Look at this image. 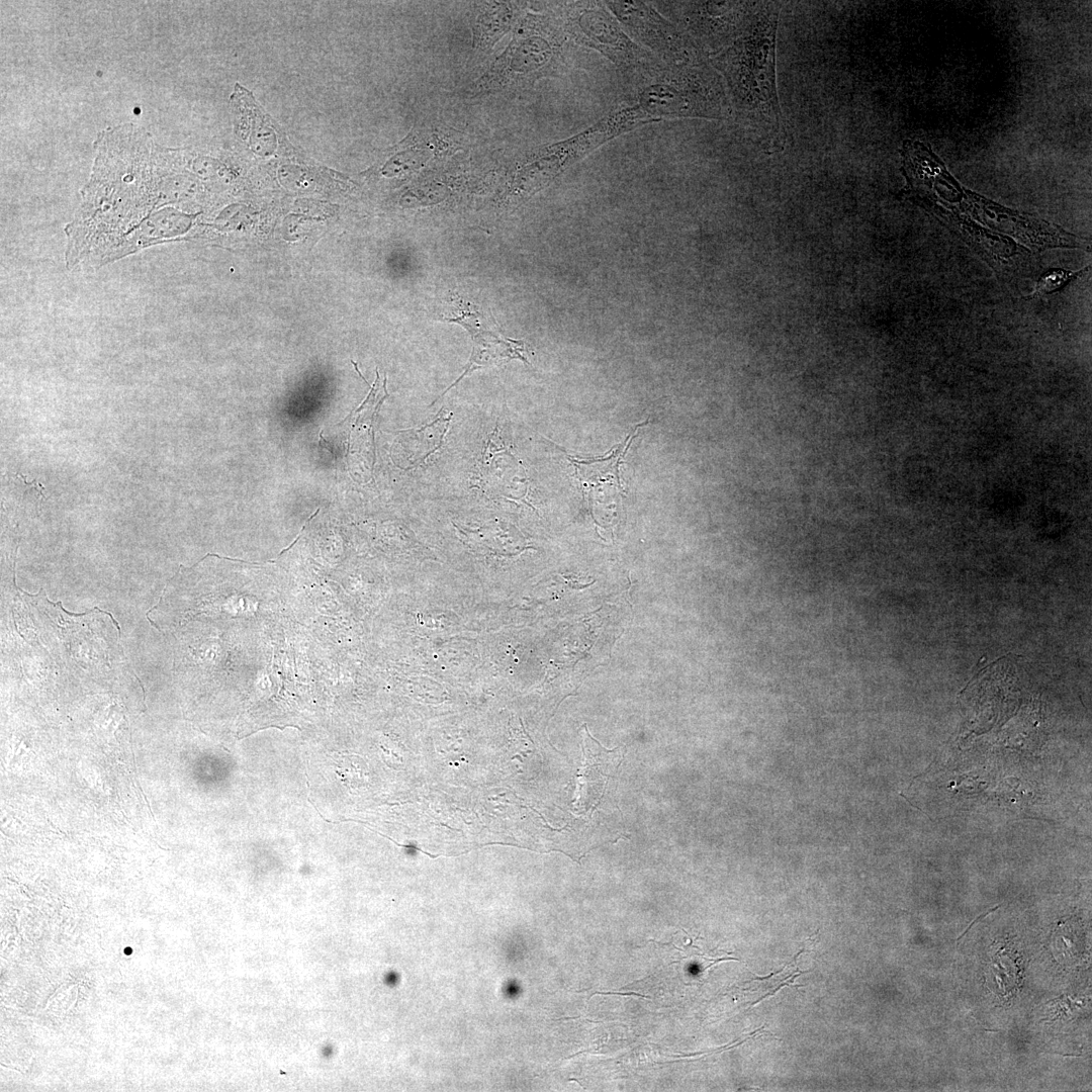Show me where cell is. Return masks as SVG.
<instances>
[{"mask_svg": "<svg viewBox=\"0 0 1092 1092\" xmlns=\"http://www.w3.org/2000/svg\"><path fill=\"white\" fill-rule=\"evenodd\" d=\"M779 10L778 3H760L742 34L709 58L724 82L732 117L768 152L781 151L786 142L775 74Z\"/></svg>", "mask_w": 1092, "mask_h": 1092, "instance_id": "1", "label": "cell"}, {"mask_svg": "<svg viewBox=\"0 0 1092 1092\" xmlns=\"http://www.w3.org/2000/svg\"><path fill=\"white\" fill-rule=\"evenodd\" d=\"M636 77L638 85L627 104L650 122L672 117H732L724 82L709 59L674 67L662 63Z\"/></svg>", "mask_w": 1092, "mask_h": 1092, "instance_id": "2", "label": "cell"}, {"mask_svg": "<svg viewBox=\"0 0 1092 1092\" xmlns=\"http://www.w3.org/2000/svg\"><path fill=\"white\" fill-rule=\"evenodd\" d=\"M554 18L566 36L600 53L624 73L636 76L662 64L627 34L605 1L557 3Z\"/></svg>", "mask_w": 1092, "mask_h": 1092, "instance_id": "3", "label": "cell"}, {"mask_svg": "<svg viewBox=\"0 0 1092 1092\" xmlns=\"http://www.w3.org/2000/svg\"><path fill=\"white\" fill-rule=\"evenodd\" d=\"M505 55L504 80L515 86L559 74L566 67V35L554 17L528 14Z\"/></svg>", "mask_w": 1092, "mask_h": 1092, "instance_id": "4", "label": "cell"}, {"mask_svg": "<svg viewBox=\"0 0 1092 1092\" xmlns=\"http://www.w3.org/2000/svg\"><path fill=\"white\" fill-rule=\"evenodd\" d=\"M672 22L707 55H715L742 34L760 3L738 1H657Z\"/></svg>", "mask_w": 1092, "mask_h": 1092, "instance_id": "5", "label": "cell"}, {"mask_svg": "<svg viewBox=\"0 0 1092 1092\" xmlns=\"http://www.w3.org/2000/svg\"><path fill=\"white\" fill-rule=\"evenodd\" d=\"M627 34L667 66H685L709 57L651 2L605 1Z\"/></svg>", "mask_w": 1092, "mask_h": 1092, "instance_id": "6", "label": "cell"}, {"mask_svg": "<svg viewBox=\"0 0 1092 1092\" xmlns=\"http://www.w3.org/2000/svg\"><path fill=\"white\" fill-rule=\"evenodd\" d=\"M1084 271H1066V270H1052L1043 274L1038 280L1032 296H1039L1045 293H1050L1062 287L1068 280L1074 277H1078Z\"/></svg>", "mask_w": 1092, "mask_h": 1092, "instance_id": "7", "label": "cell"}, {"mask_svg": "<svg viewBox=\"0 0 1092 1092\" xmlns=\"http://www.w3.org/2000/svg\"><path fill=\"white\" fill-rule=\"evenodd\" d=\"M998 907H999V906H996V907H994L993 909L989 910L988 912H986V913H984V914L980 915V916H979V917H978L977 919L973 920V921H972V923H971V924H970V925H969V926H968V927H967V928L965 929V931H964V932H963V933H962V934H961V935H960V936H959V937L957 938V941L961 940V939H962V938H963V937H964V936H965V935L967 934V932H968V931H969V930H970V929L972 928V926H973V925H974L975 923H977V922H978V921H979V920H980L981 918H983V917H985L986 915H988L989 913L993 912V911H994V910H996V909H997Z\"/></svg>", "mask_w": 1092, "mask_h": 1092, "instance_id": "8", "label": "cell"}, {"mask_svg": "<svg viewBox=\"0 0 1092 1092\" xmlns=\"http://www.w3.org/2000/svg\"><path fill=\"white\" fill-rule=\"evenodd\" d=\"M596 994H603V995H623V996H630V995H634V996H638V997H642V998H649L648 996H645V995H641V994H639V993H634V992H631V993H622V992H596V993H593V994H592L590 996H593V995H596Z\"/></svg>", "mask_w": 1092, "mask_h": 1092, "instance_id": "9", "label": "cell"}]
</instances>
